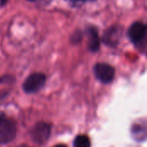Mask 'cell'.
I'll return each mask as SVG.
<instances>
[{"label": "cell", "mask_w": 147, "mask_h": 147, "mask_svg": "<svg viewBox=\"0 0 147 147\" xmlns=\"http://www.w3.org/2000/svg\"><path fill=\"white\" fill-rule=\"evenodd\" d=\"M47 82V76L42 72H34L28 75L22 84V90L26 94L40 91Z\"/></svg>", "instance_id": "obj_1"}, {"label": "cell", "mask_w": 147, "mask_h": 147, "mask_svg": "<svg viewBox=\"0 0 147 147\" xmlns=\"http://www.w3.org/2000/svg\"><path fill=\"white\" fill-rule=\"evenodd\" d=\"M16 134V126L14 121L4 115H0V144L11 142Z\"/></svg>", "instance_id": "obj_2"}, {"label": "cell", "mask_w": 147, "mask_h": 147, "mask_svg": "<svg viewBox=\"0 0 147 147\" xmlns=\"http://www.w3.org/2000/svg\"><path fill=\"white\" fill-rule=\"evenodd\" d=\"M51 134V126L46 122H39L35 124L31 132V139L38 144L45 143L50 137Z\"/></svg>", "instance_id": "obj_3"}, {"label": "cell", "mask_w": 147, "mask_h": 147, "mask_svg": "<svg viewBox=\"0 0 147 147\" xmlns=\"http://www.w3.org/2000/svg\"><path fill=\"white\" fill-rule=\"evenodd\" d=\"M96 78L103 84H109L115 78V69L105 63H98L94 67Z\"/></svg>", "instance_id": "obj_4"}, {"label": "cell", "mask_w": 147, "mask_h": 147, "mask_svg": "<svg viewBox=\"0 0 147 147\" xmlns=\"http://www.w3.org/2000/svg\"><path fill=\"white\" fill-rule=\"evenodd\" d=\"M121 34V28L117 26L110 27L107 29L102 36V40L105 44L109 47H115L120 41Z\"/></svg>", "instance_id": "obj_5"}, {"label": "cell", "mask_w": 147, "mask_h": 147, "mask_svg": "<svg viewBox=\"0 0 147 147\" xmlns=\"http://www.w3.org/2000/svg\"><path fill=\"white\" fill-rule=\"evenodd\" d=\"M146 32V25L142 22H136L130 26L127 34H128L129 39L134 43H137L145 37Z\"/></svg>", "instance_id": "obj_6"}, {"label": "cell", "mask_w": 147, "mask_h": 147, "mask_svg": "<svg viewBox=\"0 0 147 147\" xmlns=\"http://www.w3.org/2000/svg\"><path fill=\"white\" fill-rule=\"evenodd\" d=\"M88 47L90 51L96 52L100 47V38L96 28H90L88 30Z\"/></svg>", "instance_id": "obj_7"}, {"label": "cell", "mask_w": 147, "mask_h": 147, "mask_svg": "<svg viewBox=\"0 0 147 147\" xmlns=\"http://www.w3.org/2000/svg\"><path fill=\"white\" fill-rule=\"evenodd\" d=\"M74 147H90V140L86 135H78L75 138L73 142Z\"/></svg>", "instance_id": "obj_8"}, {"label": "cell", "mask_w": 147, "mask_h": 147, "mask_svg": "<svg viewBox=\"0 0 147 147\" xmlns=\"http://www.w3.org/2000/svg\"><path fill=\"white\" fill-rule=\"evenodd\" d=\"M13 77L10 75H4L0 78V83H6V82H12Z\"/></svg>", "instance_id": "obj_9"}, {"label": "cell", "mask_w": 147, "mask_h": 147, "mask_svg": "<svg viewBox=\"0 0 147 147\" xmlns=\"http://www.w3.org/2000/svg\"><path fill=\"white\" fill-rule=\"evenodd\" d=\"M80 38H81V34L79 32H76L71 36V41L72 42H78L80 40Z\"/></svg>", "instance_id": "obj_10"}, {"label": "cell", "mask_w": 147, "mask_h": 147, "mask_svg": "<svg viewBox=\"0 0 147 147\" xmlns=\"http://www.w3.org/2000/svg\"><path fill=\"white\" fill-rule=\"evenodd\" d=\"M28 2H32V3H38L43 5H47L52 0H27Z\"/></svg>", "instance_id": "obj_11"}, {"label": "cell", "mask_w": 147, "mask_h": 147, "mask_svg": "<svg viewBox=\"0 0 147 147\" xmlns=\"http://www.w3.org/2000/svg\"><path fill=\"white\" fill-rule=\"evenodd\" d=\"M9 0H0V7H3L4 5L7 4Z\"/></svg>", "instance_id": "obj_12"}, {"label": "cell", "mask_w": 147, "mask_h": 147, "mask_svg": "<svg viewBox=\"0 0 147 147\" xmlns=\"http://www.w3.org/2000/svg\"><path fill=\"white\" fill-rule=\"evenodd\" d=\"M66 1L73 2V3H80V2H86L87 0H66Z\"/></svg>", "instance_id": "obj_13"}, {"label": "cell", "mask_w": 147, "mask_h": 147, "mask_svg": "<svg viewBox=\"0 0 147 147\" xmlns=\"http://www.w3.org/2000/svg\"><path fill=\"white\" fill-rule=\"evenodd\" d=\"M53 147H66L65 145H57V146H54Z\"/></svg>", "instance_id": "obj_14"}, {"label": "cell", "mask_w": 147, "mask_h": 147, "mask_svg": "<svg viewBox=\"0 0 147 147\" xmlns=\"http://www.w3.org/2000/svg\"><path fill=\"white\" fill-rule=\"evenodd\" d=\"M17 147H28V146H17Z\"/></svg>", "instance_id": "obj_15"}, {"label": "cell", "mask_w": 147, "mask_h": 147, "mask_svg": "<svg viewBox=\"0 0 147 147\" xmlns=\"http://www.w3.org/2000/svg\"><path fill=\"white\" fill-rule=\"evenodd\" d=\"M87 1H94V0H87Z\"/></svg>", "instance_id": "obj_16"}]
</instances>
